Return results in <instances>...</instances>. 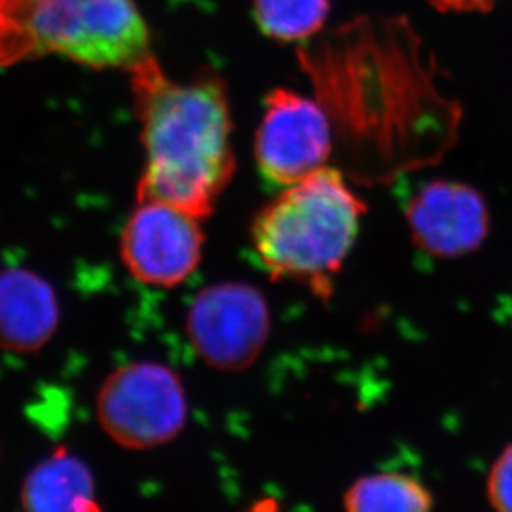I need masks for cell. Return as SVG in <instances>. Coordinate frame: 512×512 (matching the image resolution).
<instances>
[{
    "instance_id": "cell-1",
    "label": "cell",
    "mask_w": 512,
    "mask_h": 512,
    "mask_svg": "<svg viewBox=\"0 0 512 512\" xmlns=\"http://www.w3.org/2000/svg\"><path fill=\"white\" fill-rule=\"evenodd\" d=\"M348 171L385 181L431 165L453 145L459 107L435 85L406 20L358 19L300 52Z\"/></svg>"
},
{
    "instance_id": "cell-2",
    "label": "cell",
    "mask_w": 512,
    "mask_h": 512,
    "mask_svg": "<svg viewBox=\"0 0 512 512\" xmlns=\"http://www.w3.org/2000/svg\"><path fill=\"white\" fill-rule=\"evenodd\" d=\"M130 72L146 158L138 199L208 218L236 168L223 82H173L151 55Z\"/></svg>"
},
{
    "instance_id": "cell-3",
    "label": "cell",
    "mask_w": 512,
    "mask_h": 512,
    "mask_svg": "<svg viewBox=\"0 0 512 512\" xmlns=\"http://www.w3.org/2000/svg\"><path fill=\"white\" fill-rule=\"evenodd\" d=\"M363 203L342 171L324 166L284 188L252 224V244L274 281L292 279L327 297L357 241Z\"/></svg>"
},
{
    "instance_id": "cell-4",
    "label": "cell",
    "mask_w": 512,
    "mask_h": 512,
    "mask_svg": "<svg viewBox=\"0 0 512 512\" xmlns=\"http://www.w3.org/2000/svg\"><path fill=\"white\" fill-rule=\"evenodd\" d=\"M44 55L131 70L150 35L133 0H0V65Z\"/></svg>"
},
{
    "instance_id": "cell-5",
    "label": "cell",
    "mask_w": 512,
    "mask_h": 512,
    "mask_svg": "<svg viewBox=\"0 0 512 512\" xmlns=\"http://www.w3.org/2000/svg\"><path fill=\"white\" fill-rule=\"evenodd\" d=\"M97 413L115 443L130 450H150L181 433L188 418V400L181 378L170 367L130 363L103 382Z\"/></svg>"
},
{
    "instance_id": "cell-6",
    "label": "cell",
    "mask_w": 512,
    "mask_h": 512,
    "mask_svg": "<svg viewBox=\"0 0 512 512\" xmlns=\"http://www.w3.org/2000/svg\"><path fill=\"white\" fill-rule=\"evenodd\" d=\"M271 312L261 290L226 282L201 290L186 317V334L209 367L239 372L251 367L266 347Z\"/></svg>"
},
{
    "instance_id": "cell-7",
    "label": "cell",
    "mask_w": 512,
    "mask_h": 512,
    "mask_svg": "<svg viewBox=\"0 0 512 512\" xmlns=\"http://www.w3.org/2000/svg\"><path fill=\"white\" fill-rule=\"evenodd\" d=\"M201 221L173 204L140 199L121 232L123 264L141 284L161 289L183 284L203 257Z\"/></svg>"
},
{
    "instance_id": "cell-8",
    "label": "cell",
    "mask_w": 512,
    "mask_h": 512,
    "mask_svg": "<svg viewBox=\"0 0 512 512\" xmlns=\"http://www.w3.org/2000/svg\"><path fill=\"white\" fill-rule=\"evenodd\" d=\"M334 126L320 102L277 88L266 98L256 135V161L269 183L287 188L327 166Z\"/></svg>"
},
{
    "instance_id": "cell-9",
    "label": "cell",
    "mask_w": 512,
    "mask_h": 512,
    "mask_svg": "<svg viewBox=\"0 0 512 512\" xmlns=\"http://www.w3.org/2000/svg\"><path fill=\"white\" fill-rule=\"evenodd\" d=\"M405 218L416 246L438 259L468 256L483 246L491 228L483 194L450 179L425 184L410 199Z\"/></svg>"
},
{
    "instance_id": "cell-10",
    "label": "cell",
    "mask_w": 512,
    "mask_h": 512,
    "mask_svg": "<svg viewBox=\"0 0 512 512\" xmlns=\"http://www.w3.org/2000/svg\"><path fill=\"white\" fill-rule=\"evenodd\" d=\"M60 319L49 282L27 269L0 272V348L34 353L54 337Z\"/></svg>"
},
{
    "instance_id": "cell-11",
    "label": "cell",
    "mask_w": 512,
    "mask_h": 512,
    "mask_svg": "<svg viewBox=\"0 0 512 512\" xmlns=\"http://www.w3.org/2000/svg\"><path fill=\"white\" fill-rule=\"evenodd\" d=\"M22 506L35 512L97 511L95 481L82 459L58 450L37 464L22 486Z\"/></svg>"
},
{
    "instance_id": "cell-12",
    "label": "cell",
    "mask_w": 512,
    "mask_h": 512,
    "mask_svg": "<svg viewBox=\"0 0 512 512\" xmlns=\"http://www.w3.org/2000/svg\"><path fill=\"white\" fill-rule=\"evenodd\" d=\"M433 503L425 484L403 473L368 474L343 494V508L350 512H421Z\"/></svg>"
},
{
    "instance_id": "cell-13",
    "label": "cell",
    "mask_w": 512,
    "mask_h": 512,
    "mask_svg": "<svg viewBox=\"0 0 512 512\" xmlns=\"http://www.w3.org/2000/svg\"><path fill=\"white\" fill-rule=\"evenodd\" d=\"M329 10V0H254V15L262 32L281 42L317 34Z\"/></svg>"
},
{
    "instance_id": "cell-14",
    "label": "cell",
    "mask_w": 512,
    "mask_h": 512,
    "mask_svg": "<svg viewBox=\"0 0 512 512\" xmlns=\"http://www.w3.org/2000/svg\"><path fill=\"white\" fill-rule=\"evenodd\" d=\"M486 494L489 504L496 511L512 512V445L491 466Z\"/></svg>"
},
{
    "instance_id": "cell-15",
    "label": "cell",
    "mask_w": 512,
    "mask_h": 512,
    "mask_svg": "<svg viewBox=\"0 0 512 512\" xmlns=\"http://www.w3.org/2000/svg\"><path fill=\"white\" fill-rule=\"evenodd\" d=\"M496 0H430V4L446 14H464V12H489Z\"/></svg>"
}]
</instances>
